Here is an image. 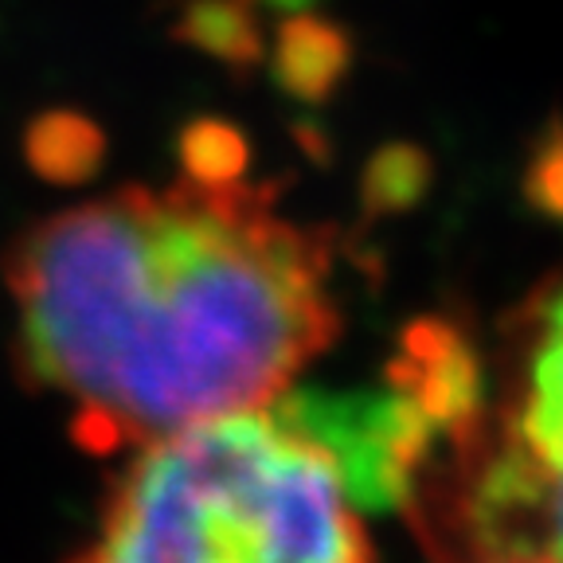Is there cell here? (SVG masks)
I'll list each match as a JSON object with an SVG mask.
<instances>
[{"label": "cell", "mask_w": 563, "mask_h": 563, "mask_svg": "<svg viewBox=\"0 0 563 563\" xmlns=\"http://www.w3.org/2000/svg\"><path fill=\"white\" fill-rule=\"evenodd\" d=\"M243 165L235 133L196 125L168 188L75 203L9 246L20 372L95 454L263 411L341 333L333 246Z\"/></svg>", "instance_id": "obj_1"}, {"label": "cell", "mask_w": 563, "mask_h": 563, "mask_svg": "<svg viewBox=\"0 0 563 563\" xmlns=\"http://www.w3.org/2000/svg\"><path fill=\"white\" fill-rule=\"evenodd\" d=\"M356 509L321 442L239 411L137 446L67 563H372Z\"/></svg>", "instance_id": "obj_2"}, {"label": "cell", "mask_w": 563, "mask_h": 563, "mask_svg": "<svg viewBox=\"0 0 563 563\" xmlns=\"http://www.w3.org/2000/svg\"><path fill=\"white\" fill-rule=\"evenodd\" d=\"M501 439L540 474H563V282L525 317Z\"/></svg>", "instance_id": "obj_3"}, {"label": "cell", "mask_w": 563, "mask_h": 563, "mask_svg": "<svg viewBox=\"0 0 563 563\" xmlns=\"http://www.w3.org/2000/svg\"><path fill=\"white\" fill-rule=\"evenodd\" d=\"M27 161L47 180H82L98 165V130L75 114H47L27 130Z\"/></svg>", "instance_id": "obj_4"}, {"label": "cell", "mask_w": 563, "mask_h": 563, "mask_svg": "<svg viewBox=\"0 0 563 563\" xmlns=\"http://www.w3.org/2000/svg\"><path fill=\"white\" fill-rule=\"evenodd\" d=\"M493 563H555L548 555H509V560H493Z\"/></svg>", "instance_id": "obj_5"}]
</instances>
